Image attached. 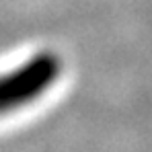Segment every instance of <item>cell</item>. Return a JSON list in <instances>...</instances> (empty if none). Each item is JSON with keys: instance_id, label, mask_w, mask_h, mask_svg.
Segmentation results:
<instances>
[{"instance_id": "obj_1", "label": "cell", "mask_w": 152, "mask_h": 152, "mask_svg": "<svg viewBox=\"0 0 152 152\" xmlns=\"http://www.w3.org/2000/svg\"><path fill=\"white\" fill-rule=\"evenodd\" d=\"M60 72L58 60L50 53L35 56L25 66L0 74V115L25 107L41 97Z\"/></svg>"}]
</instances>
